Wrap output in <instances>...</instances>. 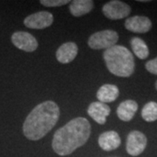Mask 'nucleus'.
Returning a JSON list of instances; mask_svg holds the SVG:
<instances>
[{
  "instance_id": "f257e3e1",
  "label": "nucleus",
  "mask_w": 157,
  "mask_h": 157,
  "mask_svg": "<svg viewBox=\"0 0 157 157\" xmlns=\"http://www.w3.org/2000/svg\"><path fill=\"white\" fill-rule=\"evenodd\" d=\"M91 135V125L83 117H77L58 129L53 135L52 147L57 155H69L85 145Z\"/></svg>"
},
{
  "instance_id": "f03ea898",
  "label": "nucleus",
  "mask_w": 157,
  "mask_h": 157,
  "mask_svg": "<svg viewBox=\"0 0 157 157\" xmlns=\"http://www.w3.org/2000/svg\"><path fill=\"white\" fill-rule=\"evenodd\" d=\"M59 107L46 101L34 107L23 124V134L30 140H39L47 135L59 118Z\"/></svg>"
},
{
  "instance_id": "7ed1b4c3",
  "label": "nucleus",
  "mask_w": 157,
  "mask_h": 157,
  "mask_svg": "<svg viewBox=\"0 0 157 157\" xmlns=\"http://www.w3.org/2000/svg\"><path fill=\"white\" fill-rule=\"evenodd\" d=\"M103 58L108 71L118 77H129L135 72L132 52L123 45H115L104 52Z\"/></svg>"
},
{
  "instance_id": "20e7f679",
  "label": "nucleus",
  "mask_w": 157,
  "mask_h": 157,
  "mask_svg": "<svg viewBox=\"0 0 157 157\" xmlns=\"http://www.w3.org/2000/svg\"><path fill=\"white\" fill-rule=\"evenodd\" d=\"M119 40V35L113 30H103L92 34L88 39L90 48L94 50L108 49L116 45Z\"/></svg>"
},
{
  "instance_id": "39448f33",
  "label": "nucleus",
  "mask_w": 157,
  "mask_h": 157,
  "mask_svg": "<svg viewBox=\"0 0 157 157\" xmlns=\"http://www.w3.org/2000/svg\"><path fill=\"white\" fill-rule=\"evenodd\" d=\"M102 11L107 18L117 20L128 17L131 12V7L124 2L113 0L103 6Z\"/></svg>"
},
{
  "instance_id": "423d86ee",
  "label": "nucleus",
  "mask_w": 157,
  "mask_h": 157,
  "mask_svg": "<svg viewBox=\"0 0 157 157\" xmlns=\"http://www.w3.org/2000/svg\"><path fill=\"white\" fill-rule=\"evenodd\" d=\"M147 143V140L143 133L137 130L131 131L127 137V152L132 156H138L145 150Z\"/></svg>"
},
{
  "instance_id": "0eeeda50",
  "label": "nucleus",
  "mask_w": 157,
  "mask_h": 157,
  "mask_svg": "<svg viewBox=\"0 0 157 157\" xmlns=\"http://www.w3.org/2000/svg\"><path fill=\"white\" fill-rule=\"evenodd\" d=\"M53 23V16L48 11H39L25 18V25L30 29H45Z\"/></svg>"
},
{
  "instance_id": "6e6552de",
  "label": "nucleus",
  "mask_w": 157,
  "mask_h": 157,
  "mask_svg": "<svg viewBox=\"0 0 157 157\" xmlns=\"http://www.w3.org/2000/svg\"><path fill=\"white\" fill-rule=\"evenodd\" d=\"M11 42L20 50L32 52L38 48V41L35 37L26 32H16L11 36Z\"/></svg>"
},
{
  "instance_id": "1a4fd4ad",
  "label": "nucleus",
  "mask_w": 157,
  "mask_h": 157,
  "mask_svg": "<svg viewBox=\"0 0 157 157\" xmlns=\"http://www.w3.org/2000/svg\"><path fill=\"white\" fill-rule=\"evenodd\" d=\"M125 27L132 33H147L152 28V22L145 16H133L126 19Z\"/></svg>"
},
{
  "instance_id": "9d476101",
  "label": "nucleus",
  "mask_w": 157,
  "mask_h": 157,
  "mask_svg": "<svg viewBox=\"0 0 157 157\" xmlns=\"http://www.w3.org/2000/svg\"><path fill=\"white\" fill-rule=\"evenodd\" d=\"M111 109L107 104L100 101L93 102L87 108V113L94 121L100 125H104L106 123L107 117L110 114Z\"/></svg>"
},
{
  "instance_id": "9b49d317",
  "label": "nucleus",
  "mask_w": 157,
  "mask_h": 157,
  "mask_svg": "<svg viewBox=\"0 0 157 157\" xmlns=\"http://www.w3.org/2000/svg\"><path fill=\"white\" fill-rule=\"evenodd\" d=\"M78 45L73 42H67L61 45L56 52L57 60L62 64L72 62L78 54Z\"/></svg>"
},
{
  "instance_id": "f8f14e48",
  "label": "nucleus",
  "mask_w": 157,
  "mask_h": 157,
  "mask_svg": "<svg viewBox=\"0 0 157 157\" xmlns=\"http://www.w3.org/2000/svg\"><path fill=\"white\" fill-rule=\"evenodd\" d=\"M99 146L105 151H112L118 148L121 143V137L115 131H107L99 136Z\"/></svg>"
},
{
  "instance_id": "ddd939ff",
  "label": "nucleus",
  "mask_w": 157,
  "mask_h": 157,
  "mask_svg": "<svg viewBox=\"0 0 157 157\" xmlns=\"http://www.w3.org/2000/svg\"><path fill=\"white\" fill-rule=\"evenodd\" d=\"M138 109V104L135 101L128 100L121 102L117 108V115L123 121H131Z\"/></svg>"
},
{
  "instance_id": "4468645a",
  "label": "nucleus",
  "mask_w": 157,
  "mask_h": 157,
  "mask_svg": "<svg viewBox=\"0 0 157 157\" xmlns=\"http://www.w3.org/2000/svg\"><path fill=\"white\" fill-rule=\"evenodd\" d=\"M120 94V91L114 85L106 84L101 86L97 92V99L102 103H110L114 101Z\"/></svg>"
},
{
  "instance_id": "2eb2a0df",
  "label": "nucleus",
  "mask_w": 157,
  "mask_h": 157,
  "mask_svg": "<svg viewBox=\"0 0 157 157\" xmlns=\"http://www.w3.org/2000/svg\"><path fill=\"white\" fill-rule=\"evenodd\" d=\"M94 8V1L92 0H74L71 2L69 9L74 17H81L89 13Z\"/></svg>"
},
{
  "instance_id": "dca6fc26",
  "label": "nucleus",
  "mask_w": 157,
  "mask_h": 157,
  "mask_svg": "<svg viewBox=\"0 0 157 157\" xmlns=\"http://www.w3.org/2000/svg\"><path fill=\"white\" fill-rule=\"evenodd\" d=\"M132 50L140 59H145L149 55V50L147 44L140 38H133L130 41Z\"/></svg>"
},
{
  "instance_id": "f3484780",
  "label": "nucleus",
  "mask_w": 157,
  "mask_h": 157,
  "mask_svg": "<svg viewBox=\"0 0 157 157\" xmlns=\"http://www.w3.org/2000/svg\"><path fill=\"white\" fill-rule=\"evenodd\" d=\"M141 117L147 122H153L157 120V103L150 101L147 103L141 110Z\"/></svg>"
},
{
  "instance_id": "a211bd4d",
  "label": "nucleus",
  "mask_w": 157,
  "mask_h": 157,
  "mask_svg": "<svg viewBox=\"0 0 157 157\" xmlns=\"http://www.w3.org/2000/svg\"><path fill=\"white\" fill-rule=\"evenodd\" d=\"M39 3L45 7H57L71 3L69 0H40Z\"/></svg>"
},
{
  "instance_id": "6ab92c4d",
  "label": "nucleus",
  "mask_w": 157,
  "mask_h": 157,
  "mask_svg": "<svg viewBox=\"0 0 157 157\" xmlns=\"http://www.w3.org/2000/svg\"><path fill=\"white\" fill-rule=\"evenodd\" d=\"M145 67L147 71H148L150 73L157 75V57L147 62Z\"/></svg>"
},
{
  "instance_id": "aec40b11",
  "label": "nucleus",
  "mask_w": 157,
  "mask_h": 157,
  "mask_svg": "<svg viewBox=\"0 0 157 157\" xmlns=\"http://www.w3.org/2000/svg\"><path fill=\"white\" fill-rule=\"evenodd\" d=\"M155 89L157 90V80H156V82H155Z\"/></svg>"
}]
</instances>
